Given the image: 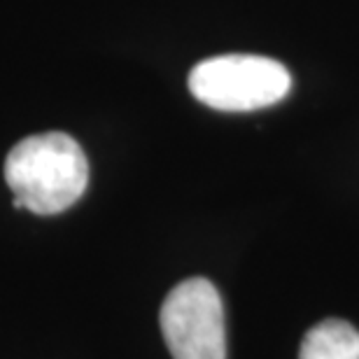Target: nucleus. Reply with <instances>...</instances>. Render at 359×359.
Wrapping results in <instances>:
<instances>
[{"instance_id":"nucleus-3","label":"nucleus","mask_w":359,"mask_h":359,"mask_svg":"<svg viewBox=\"0 0 359 359\" xmlns=\"http://www.w3.org/2000/svg\"><path fill=\"white\" fill-rule=\"evenodd\" d=\"M161 334L173 359H226L224 304L210 280H182L163 299Z\"/></svg>"},{"instance_id":"nucleus-2","label":"nucleus","mask_w":359,"mask_h":359,"mask_svg":"<svg viewBox=\"0 0 359 359\" xmlns=\"http://www.w3.org/2000/svg\"><path fill=\"white\" fill-rule=\"evenodd\" d=\"M292 87L283 63L257 54H222L189 73L191 96L222 112H250L280 103Z\"/></svg>"},{"instance_id":"nucleus-4","label":"nucleus","mask_w":359,"mask_h":359,"mask_svg":"<svg viewBox=\"0 0 359 359\" xmlns=\"http://www.w3.org/2000/svg\"><path fill=\"white\" fill-rule=\"evenodd\" d=\"M299 359H359V332L346 320H322L304 336Z\"/></svg>"},{"instance_id":"nucleus-1","label":"nucleus","mask_w":359,"mask_h":359,"mask_svg":"<svg viewBox=\"0 0 359 359\" xmlns=\"http://www.w3.org/2000/svg\"><path fill=\"white\" fill-rule=\"evenodd\" d=\"M5 182L14 194V208L59 215L82 198L89 161L80 142L63 131L28 135L7 154Z\"/></svg>"}]
</instances>
